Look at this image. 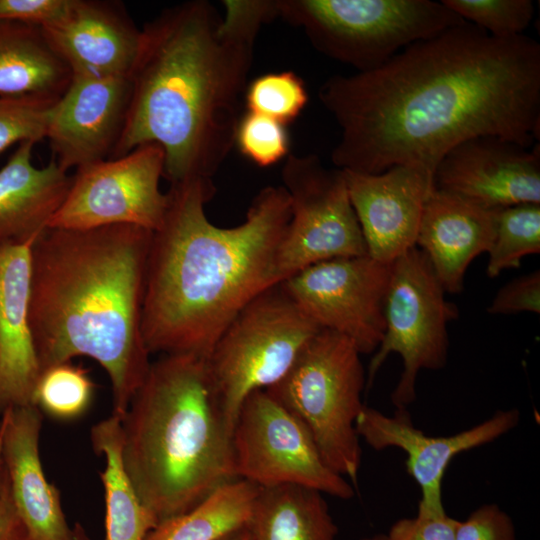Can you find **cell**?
I'll return each instance as SVG.
<instances>
[{"label":"cell","mask_w":540,"mask_h":540,"mask_svg":"<svg viewBox=\"0 0 540 540\" xmlns=\"http://www.w3.org/2000/svg\"><path fill=\"white\" fill-rule=\"evenodd\" d=\"M163 172V150L153 143L77 168L49 227L134 225L154 232L162 225L168 207L167 192L159 185Z\"/></svg>","instance_id":"7c38bea8"},{"label":"cell","mask_w":540,"mask_h":540,"mask_svg":"<svg viewBox=\"0 0 540 540\" xmlns=\"http://www.w3.org/2000/svg\"><path fill=\"white\" fill-rule=\"evenodd\" d=\"M129 102V77L73 75L51 112L46 139L52 158L66 172L111 159Z\"/></svg>","instance_id":"2e32d148"},{"label":"cell","mask_w":540,"mask_h":540,"mask_svg":"<svg viewBox=\"0 0 540 540\" xmlns=\"http://www.w3.org/2000/svg\"><path fill=\"white\" fill-rule=\"evenodd\" d=\"M236 478L260 488L299 485L348 500L354 486L323 459L301 421L265 389L243 402L233 429Z\"/></svg>","instance_id":"8fae6325"},{"label":"cell","mask_w":540,"mask_h":540,"mask_svg":"<svg viewBox=\"0 0 540 540\" xmlns=\"http://www.w3.org/2000/svg\"><path fill=\"white\" fill-rule=\"evenodd\" d=\"M152 234L134 225L48 227L31 250L29 321L40 372L94 359L118 417L151 365L142 309Z\"/></svg>","instance_id":"277c9868"},{"label":"cell","mask_w":540,"mask_h":540,"mask_svg":"<svg viewBox=\"0 0 540 540\" xmlns=\"http://www.w3.org/2000/svg\"><path fill=\"white\" fill-rule=\"evenodd\" d=\"M391 270L392 262L365 254L313 264L281 284L321 329L346 337L361 355L370 354L384 335Z\"/></svg>","instance_id":"4fadbf2b"},{"label":"cell","mask_w":540,"mask_h":540,"mask_svg":"<svg viewBox=\"0 0 540 540\" xmlns=\"http://www.w3.org/2000/svg\"><path fill=\"white\" fill-rule=\"evenodd\" d=\"M235 145L255 165L269 167L289 155L290 139L286 125L247 111L237 124Z\"/></svg>","instance_id":"1f68e13d"},{"label":"cell","mask_w":540,"mask_h":540,"mask_svg":"<svg viewBox=\"0 0 540 540\" xmlns=\"http://www.w3.org/2000/svg\"><path fill=\"white\" fill-rule=\"evenodd\" d=\"M72 71L42 27L0 20V96L60 98Z\"/></svg>","instance_id":"603a6c76"},{"label":"cell","mask_w":540,"mask_h":540,"mask_svg":"<svg viewBox=\"0 0 540 540\" xmlns=\"http://www.w3.org/2000/svg\"><path fill=\"white\" fill-rule=\"evenodd\" d=\"M35 144L21 142L0 169V246L35 243L70 189L72 175L53 158L44 167L33 165Z\"/></svg>","instance_id":"7402d4cb"},{"label":"cell","mask_w":540,"mask_h":540,"mask_svg":"<svg viewBox=\"0 0 540 540\" xmlns=\"http://www.w3.org/2000/svg\"><path fill=\"white\" fill-rule=\"evenodd\" d=\"M0 540H30L26 527L11 500L7 478L0 500Z\"/></svg>","instance_id":"8d00e7d4"},{"label":"cell","mask_w":540,"mask_h":540,"mask_svg":"<svg viewBox=\"0 0 540 540\" xmlns=\"http://www.w3.org/2000/svg\"><path fill=\"white\" fill-rule=\"evenodd\" d=\"M278 17L301 28L320 53L358 72L463 20L431 0H276Z\"/></svg>","instance_id":"52a82bcc"},{"label":"cell","mask_w":540,"mask_h":540,"mask_svg":"<svg viewBox=\"0 0 540 540\" xmlns=\"http://www.w3.org/2000/svg\"><path fill=\"white\" fill-rule=\"evenodd\" d=\"M5 487H6V474H5L3 459H2V448H1V437H0V500L3 496Z\"/></svg>","instance_id":"ab89813d"},{"label":"cell","mask_w":540,"mask_h":540,"mask_svg":"<svg viewBox=\"0 0 540 540\" xmlns=\"http://www.w3.org/2000/svg\"><path fill=\"white\" fill-rule=\"evenodd\" d=\"M455 540H516L511 517L497 504H484L459 521Z\"/></svg>","instance_id":"836d02e7"},{"label":"cell","mask_w":540,"mask_h":540,"mask_svg":"<svg viewBox=\"0 0 540 540\" xmlns=\"http://www.w3.org/2000/svg\"><path fill=\"white\" fill-rule=\"evenodd\" d=\"M489 314L540 313V271L534 270L503 285L487 308Z\"/></svg>","instance_id":"d6a6232c"},{"label":"cell","mask_w":540,"mask_h":540,"mask_svg":"<svg viewBox=\"0 0 540 540\" xmlns=\"http://www.w3.org/2000/svg\"><path fill=\"white\" fill-rule=\"evenodd\" d=\"M92 448L104 458L100 479L105 501L104 540H145L158 524L131 485L121 462L120 417L111 414L90 431Z\"/></svg>","instance_id":"d4e9b609"},{"label":"cell","mask_w":540,"mask_h":540,"mask_svg":"<svg viewBox=\"0 0 540 540\" xmlns=\"http://www.w3.org/2000/svg\"><path fill=\"white\" fill-rule=\"evenodd\" d=\"M247 111L275 119L284 125L293 122L308 102L303 79L292 71L266 73L252 80L244 92Z\"/></svg>","instance_id":"f1b7e54d"},{"label":"cell","mask_w":540,"mask_h":540,"mask_svg":"<svg viewBox=\"0 0 540 540\" xmlns=\"http://www.w3.org/2000/svg\"><path fill=\"white\" fill-rule=\"evenodd\" d=\"M73 75L129 77L142 38L125 6L110 0H71L63 18L42 27Z\"/></svg>","instance_id":"ac0fdd59"},{"label":"cell","mask_w":540,"mask_h":540,"mask_svg":"<svg viewBox=\"0 0 540 540\" xmlns=\"http://www.w3.org/2000/svg\"><path fill=\"white\" fill-rule=\"evenodd\" d=\"M342 171L367 254L393 262L414 247L424 203L434 189L433 178L405 165L379 174Z\"/></svg>","instance_id":"e0dca14e"},{"label":"cell","mask_w":540,"mask_h":540,"mask_svg":"<svg viewBox=\"0 0 540 540\" xmlns=\"http://www.w3.org/2000/svg\"><path fill=\"white\" fill-rule=\"evenodd\" d=\"M71 0H0V20L45 27L64 17Z\"/></svg>","instance_id":"d590c367"},{"label":"cell","mask_w":540,"mask_h":540,"mask_svg":"<svg viewBox=\"0 0 540 540\" xmlns=\"http://www.w3.org/2000/svg\"><path fill=\"white\" fill-rule=\"evenodd\" d=\"M58 99L40 95L0 96V153L16 142L37 143L46 139Z\"/></svg>","instance_id":"4dcf8cb0"},{"label":"cell","mask_w":540,"mask_h":540,"mask_svg":"<svg viewBox=\"0 0 540 540\" xmlns=\"http://www.w3.org/2000/svg\"><path fill=\"white\" fill-rule=\"evenodd\" d=\"M360 356L346 337L321 329L287 373L265 389L308 429L325 462L355 486L362 462L356 420L366 388Z\"/></svg>","instance_id":"8992f818"},{"label":"cell","mask_w":540,"mask_h":540,"mask_svg":"<svg viewBox=\"0 0 540 540\" xmlns=\"http://www.w3.org/2000/svg\"><path fill=\"white\" fill-rule=\"evenodd\" d=\"M434 187L490 210L540 204L539 145L530 150L500 137L471 138L444 155Z\"/></svg>","instance_id":"9a60e30c"},{"label":"cell","mask_w":540,"mask_h":540,"mask_svg":"<svg viewBox=\"0 0 540 540\" xmlns=\"http://www.w3.org/2000/svg\"><path fill=\"white\" fill-rule=\"evenodd\" d=\"M360 540H387L386 535L384 534H376L370 537H365Z\"/></svg>","instance_id":"60d3db41"},{"label":"cell","mask_w":540,"mask_h":540,"mask_svg":"<svg viewBox=\"0 0 540 540\" xmlns=\"http://www.w3.org/2000/svg\"><path fill=\"white\" fill-rule=\"evenodd\" d=\"M95 384L81 365L67 361L40 372L32 405L42 415L58 421H73L90 408Z\"/></svg>","instance_id":"83f0119b"},{"label":"cell","mask_w":540,"mask_h":540,"mask_svg":"<svg viewBox=\"0 0 540 540\" xmlns=\"http://www.w3.org/2000/svg\"><path fill=\"white\" fill-rule=\"evenodd\" d=\"M260 487L228 481L188 511L159 521L145 540H219L247 525Z\"/></svg>","instance_id":"484cf974"},{"label":"cell","mask_w":540,"mask_h":540,"mask_svg":"<svg viewBox=\"0 0 540 540\" xmlns=\"http://www.w3.org/2000/svg\"><path fill=\"white\" fill-rule=\"evenodd\" d=\"M445 290L433 267L414 246L392 262L386 293L385 330L367 372L368 389L391 353L402 358L403 370L391 394L396 409H406L416 399L421 370L442 369L448 359V324L458 309L446 300Z\"/></svg>","instance_id":"9c48e42d"},{"label":"cell","mask_w":540,"mask_h":540,"mask_svg":"<svg viewBox=\"0 0 540 540\" xmlns=\"http://www.w3.org/2000/svg\"><path fill=\"white\" fill-rule=\"evenodd\" d=\"M0 426H1V419H0Z\"/></svg>","instance_id":"b9f144b4"},{"label":"cell","mask_w":540,"mask_h":540,"mask_svg":"<svg viewBox=\"0 0 540 540\" xmlns=\"http://www.w3.org/2000/svg\"><path fill=\"white\" fill-rule=\"evenodd\" d=\"M210 180L170 185L162 225L153 232L146 267L142 334L150 355L207 359L233 318L280 283L276 256L291 217L285 188L267 186L234 227L210 222Z\"/></svg>","instance_id":"3957f363"},{"label":"cell","mask_w":540,"mask_h":540,"mask_svg":"<svg viewBox=\"0 0 540 540\" xmlns=\"http://www.w3.org/2000/svg\"><path fill=\"white\" fill-rule=\"evenodd\" d=\"M219 540H249L248 531L246 526L243 528H240L236 531H233L224 537L220 538Z\"/></svg>","instance_id":"f35d334b"},{"label":"cell","mask_w":540,"mask_h":540,"mask_svg":"<svg viewBox=\"0 0 540 540\" xmlns=\"http://www.w3.org/2000/svg\"><path fill=\"white\" fill-rule=\"evenodd\" d=\"M205 0L162 11L142 30L126 122L112 158L145 144L164 153L170 185L210 180L235 146L241 99L261 27L276 0Z\"/></svg>","instance_id":"7a4b0ae2"},{"label":"cell","mask_w":540,"mask_h":540,"mask_svg":"<svg viewBox=\"0 0 540 540\" xmlns=\"http://www.w3.org/2000/svg\"><path fill=\"white\" fill-rule=\"evenodd\" d=\"M320 330L281 282L265 289L233 318L206 359L233 429L245 399L278 382Z\"/></svg>","instance_id":"ba28073f"},{"label":"cell","mask_w":540,"mask_h":540,"mask_svg":"<svg viewBox=\"0 0 540 540\" xmlns=\"http://www.w3.org/2000/svg\"><path fill=\"white\" fill-rule=\"evenodd\" d=\"M324 494L299 485L260 488L246 525L249 540H335Z\"/></svg>","instance_id":"cb8c5ba5"},{"label":"cell","mask_w":540,"mask_h":540,"mask_svg":"<svg viewBox=\"0 0 540 540\" xmlns=\"http://www.w3.org/2000/svg\"><path fill=\"white\" fill-rule=\"evenodd\" d=\"M459 520L446 512H417L413 518L397 520L386 534L387 540H455Z\"/></svg>","instance_id":"e575fe53"},{"label":"cell","mask_w":540,"mask_h":540,"mask_svg":"<svg viewBox=\"0 0 540 540\" xmlns=\"http://www.w3.org/2000/svg\"><path fill=\"white\" fill-rule=\"evenodd\" d=\"M442 3L463 20L499 39L522 35L535 11L531 0H442Z\"/></svg>","instance_id":"f546056e"},{"label":"cell","mask_w":540,"mask_h":540,"mask_svg":"<svg viewBox=\"0 0 540 540\" xmlns=\"http://www.w3.org/2000/svg\"><path fill=\"white\" fill-rule=\"evenodd\" d=\"M494 231L495 210L434 187L424 203L415 246L428 257L445 292L459 294L470 263L489 251Z\"/></svg>","instance_id":"44dd1931"},{"label":"cell","mask_w":540,"mask_h":540,"mask_svg":"<svg viewBox=\"0 0 540 540\" xmlns=\"http://www.w3.org/2000/svg\"><path fill=\"white\" fill-rule=\"evenodd\" d=\"M2 459L13 505L30 540H73L60 492L45 476L40 458L43 415L33 405L1 416Z\"/></svg>","instance_id":"d6986e66"},{"label":"cell","mask_w":540,"mask_h":540,"mask_svg":"<svg viewBox=\"0 0 540 540\" xmlns=\"http://www.w3.org/2000/svg\"><path fill=\"white\" fill-rule=\"evenodd\" d=\"M33 244L0 246V416L32 405L40 375L29 321Z\"/></svg>","instance_id":"ffe728a7"},{"label":"cell","mask_w":540,"mask_h":540,"mask_svg":"<svg viewBox=\"0 0 540 540\" xmlns=\"http://www.w3.org/2000/svg\"><path fill=\"white\" fill-rule=\"evenodd\" d=\"M123 469L159 521L236 479L233 428L206 359L162 355L120 417Z\"/></svg>","instance_id":"5b68a950"},{"label":"cell","mask_w":540,"mask_h":540,"mask_svg":"<svg viewBox=\"0 0 540 540\" xmlns=\"http://www.w3.org/2000/svg\"><path fill=\"white\" fill-rule=\"evenodd\" d=\"M318 97L340 128L341 170L416 167L433 178L456 145L495 136L530 148L540 128V44L499 39L464 21L417 41L381 67L333 75Z\"/></svg>","instance_id":"6da1fadb"},{"label":"cell","mask_w":540,"mask_h":540,"mask_svg":"<svg viewBox=\"0 0 540 540\" xmlns=\"http://www.w3.org/2000/svg\"><path fill=\"white\" fill-rule=\"evenodd\" d=\"M281 176L291 217L276 256L279 282L322 261L367 254L341 169L315 154H292Z\"/></svg>","instance_id":"30bf717a"},{"label":"cell","mask_w":540,"mask_h":540,"mask_svg":"<svg viewBox=\"0 0 540 540\" xmlns=\"http://www.w3.org/2000/svg\"><path fill=\"white\" fill-rule=\"evenodd\" d=\"M487 253L489 278L518 268L525 256L539 254L540 204L522 203L496 209L494 238Z\"/></svg>","instance_id":"4316f807"},{"label":"cell","mask_w":540,"mask_h":540,"mask_svg":"<svg viewBox=\"0 0 540 540\" xmlns=\"http://www.w3.org/2000/svg\"><path fill=\"white\" fill-rule=\"evenodd\" d=\"M520 420L517 409L499 410L487 420L457 434L430 437L416 428L406 409L387 415L372 407L362 408L356 431L371 448H399L406 455L408 474L420 487L417 512H446L442 481L451 460L458 454L490 443L514 429Z\"/></svg>","instance_id":"5bb4252c"},{"label":"cell","mask_w":540,"mask_h":540,"mask_svg":"<svg viewBox=\"0 0 540 540\" xmlns=\"http://www.w3.org/2000/svg\"><path fill=\"white\" fill-rule=\"evenodd\" d=\"M72 528L73 540H94L81 523H75Z\"/></svg>","instance_id":"74e56055"}]
</instances>
